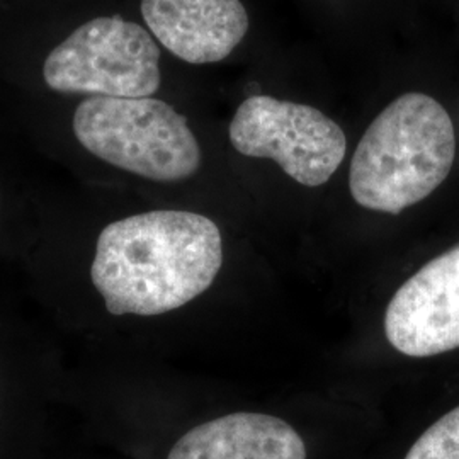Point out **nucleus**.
I'll return each mask as SVG.
<instances>
[{
  "label": "nucleus",
  "instance_id": "5",
  "mask_svg": "<svg viewBox=\"0 0 459 459\" xmlns=\"http://www.w3.org/2000/svg\"><path fill=\"white\" fill-rule=\"evenodd\" d=\"M233 148L271 159L296 182L318 187L335 174L347 150L342 128L316 108L271 96L247 98L230 123Z\"/></svg>",
  "mask_w": 459,
  "mask_h": 459
},
{
  "label": "nucleus",
  "instance_id": "8",
  "mask_svg": "<svg viewBox=\"0 0 459 459\" xmlns=\"http://www.w3.org/2000/svg\"><path fill=\"white\" fill-rule=\"evenodd\" d=\"M167 459H307V447L278 417L235 411L191 429Z\"/></svg>",
  "mask_w": 459,
  "mask_h": 459
},
{
  "label": "nucleus",
  "instance_id": "7",
  "mask_svg": "<svg viewBox=\"0 0 459 459\" xmlns=\"http://www.w3.org/2000/svg\"><path fill=\"white\" fill-rule=\"evenodd\" d=\"M142 16L165 48L193 65L225 60L248 31L240 0H142Z\"/></svg>",
  "mask_w": 459,
  "mask_h": 459
},
{
  "label": "nucleus",
  "instance_id": "9",
  "mask_svg": "<svg viewBox=\"0 0 459 459\" xmlns=\"http://www.w3.org/2000/svg\"><path fill=\"white\" fill-rule=\"evenodd\" d=\"M405 459H459V407L429 427Z\"/></svg>",
  "mask_w": 459,
  "mask_h": 459
},
{
  "label": "nucleus",
  "instance_id": "4",
  "mask_svg": "<svg viewBox=\"0 0 459 459\" xmlns=\"http://www.w3.org/2000/svg\"><path fill=\"white\" fill-rule=\"evenodd\" d=\"M160 49L145 28L96 17L53 49L43 66L49 89L92 98H150L160 87Z\"/></svg>",
  "mask_w": 459,
  "mask_h": 459
},
{
  "label": "nucleus",
  "instance_id": "3",
  "mask_svg": "<svg viewBox=\"0 0 459 459\" xmlns=\"http://www.w3.org/2000/svg\"><path fill=\"white\" fill-rule=\"evenodd\" d=\"M74 133L100 160L150 181H184L201 165L187 119L159 99L87 98L74 115Z\"/></svg>",
  "mask_w": 459,
  "mask_h": 459
},
{
  "label": "nucleus",
  "instance_id": "1",
  "mask_svg": "<svg viewBox=\"0 0 459 459\" xmlns=\"http://www.w3.org/2000/svg\"><path fill=\"white\" fill-rule=\"evenodd\" d=\"M223 263L216 223L203 214L159 210L109 223L91 267L111 315L152 316L203 295Z\"/></svg>",
  "mask_w": 459,
  "mask_h": 459
},
{
  "label": "nucleus",
  "instance_id": "6",
  "mask_svg": "<svg viewBox=\"0 0 459 459\" xmlns=\"http://www.w3.org/2000/svg\"><path fill=\"white\" fill-rule=\"evenodd\" d=\"M385 333L411 358H430L459 347V246L427 263L394 293Z\"/></svg>",
  "mask_w": 459,
  "mask_h": 459
},
{
  "label": "nucleus",
  "instance_id": "2",
  "mask_svg": "<svg viewBox=\"0 0 459 459\" xmlns=\"http://www.w3.org/2000/svg\"><path fill=\"white\" fill-rule=\"evenodd\" d=\"M455 153V128L443 104L422 92L403 94L377 116L356 148L351 195L366 210L402 213L446 181Z\"/></svg>",
  "mask_w": 459,
  "mask_h": 459
}]
</instances>
